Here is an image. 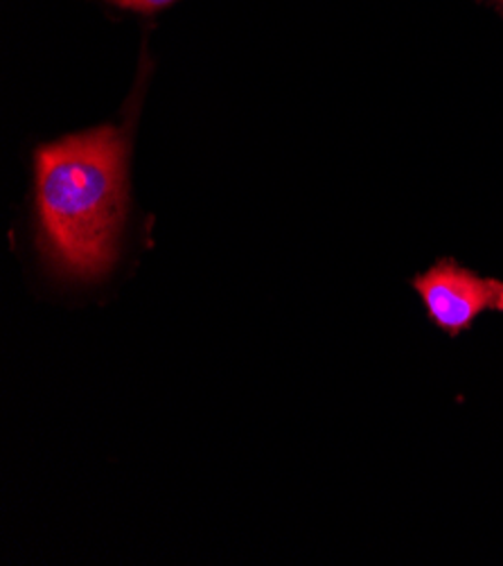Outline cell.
Listing matches in <instances>:
<instances>
[{"mask_svg":"<svg viewBox=\"0 0 503 566\" xmlns=\"http://www.w3.org/2000/svg\"><path fill=\"white\" fill-rule=\"evenodd\" d=\"M114 3H118L123 8L138 10V12H151V10H158V8L175 3V0H114Z\"/></svg>","mask_w":503,"mask_h":566,"instance_id":"3","label":"cell"},{"mask_svg":"<svg viewBox=\"0 0 503 566\" xmlns=\"http://www.w3.org/2000/svg\"><path fill=\"white\" fill-rule=\"evenodd\" d=\"M485 3H492V6H496V8L503 10V0H485Z\"/></svg>","mask_w":503,"mask_h":566,"instance_id":"4","label":"cell"},{"mask_svg":"<svg viewBox=\"0 0 503 566\" xmlns=\"http://www.w3.org/2000/svg\"><path fill=\"white\" fill-rule=\"evenodd\" d=\"M427 318L447 336H461L488 314H503V280L485 277L457 264L452 258L438 260L431 269L411 277Z\"/></svg>","mask_w":503,"mask_h":566,"instance_id":"2","label":"cell"},{"mask_svg":"<svg viewBox=\"0 0 503 566\" xmlns=\"http://www.w3.org/2000/svg\"><path fill=\"white\" fill-rule=\"evenodd\" d=\"M39 244L60 273L99 280L118 260L127 214V134L95 127L34 156Z\"/></svg>","mask_w":503,"mask_h":566,"instance_id":"1","label":"cell"}]
</instances>
